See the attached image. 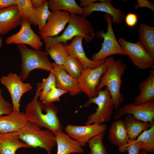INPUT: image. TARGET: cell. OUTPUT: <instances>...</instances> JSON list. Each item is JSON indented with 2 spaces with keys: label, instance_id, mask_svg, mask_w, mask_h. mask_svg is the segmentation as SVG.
<instances>
[{
  "label": "cell",
  "instance_id": "1",
  "mask_svg": "<svg viewBox=\"0 0 154 154\" xmlns=\"http://www.w3.org/2000/svg\"><path fill=\"white\" fill-rule=\"evenodd\" d=\"M32 101L26 105L24 114L28 121L36 123L40 127H44L51 131L54 135L62 131L63 127L58 115V109L53 103L44 104L38 100L41 91L38 83Z\"/></svg>",
  "mask_w": 154,
  "mask_h": 154
},
{
  "label": "cell",
  "instance_id": "2",
  "mask_svg": "<svg viewBox=\"0 0 154 154\" xmlns=\"http://www.w3.org/2000/svg\"><path fill=\"white\" fill-rule=\"evenodd\" d=\"M107 68L102 76L96 90L98 92L105 86L109 89L116 110L120 107L124 99L120 91L122 82L121 77L127 65L122 60H115L112 56L106 58Z\"/></svg>",
  "mask_w": 154,
  "mask_h": 154
},
{
  "label": "cell",
  "instance_id": "3",
  "mask_svg": "<svg viewBox=\"0 0 154 154\" xmlns=\"http://www.w3.org/2000/svg\"><path fill=\"white\" fill-rule=\"evenodd\" d=\"M68 23L67 27L60 35L42 38L45 44V52L52 43L57 42L66 43L77 36L82 37L87 44L91 41L95 36V33L91 23L86 17L83 15L70 14Z\"/></svg>",
  "mask_w": 154,
  "mask_h": 154
},
{
  "label": "cell",
  "instance_id": "4",
  "mask_svg": "<svg viewBox=\"0 0 154 154\" xmlns=\"http://www.w3.org/2000/svg\"><path fill=\"white\" fill-rule=\"evenodd\" d=\"M21 141L30 148L40 147L44 149L47 154H52L51 150L56 144L55 137L50 130H43L35 123L28 121L24 126L16 131Z\"/></svg>",
  "mask_w": 154,
  "mask_h": 154
},
{
  "label": "cell",
  "instance_id": "5",
  "mask_svg": "<svg viewBox=\"0 0 154 154\" xmlns=\"http://www.w3.org/2000/svg\"><path fill=\"white\" fill-rule=\"evenodd\" d=\"M17 45L21 58V72L19 76L23 81L27 79L30 72L35 69L52 71L53 63L49 60L47 52L31 49L24 44Z\"/></svg>",
  "mask_w": 154,
  "mask_h": 154
},
{
  "label": "cell",
  "instance_id": "6",
  "mask_svg": "<svg viewBox=\"0 0 154 154\" xmlns=\"http://www.w3.org/2000/svg\"><path fill=\"white\" fill-rule=\"evenodd\" d=\"M92 103L96 104L98 107L95 112L88 115L85 125H101L108 122L113 115L115 106L107 87L98 92L96 96L89 98L83 106L87 107Z\"/></svg>",
  "mask_w": 154,
  "mask_h": 154
},
{
  "label": "cell",
  "instance_id": "7",
  "mask_svg": "<svg viewBox=\"0 0 154 154\" xmlns=\"http://www.w3.org/2000/svg\"><path fill=\"white\" fill-rule=\"evenodd\" d=\"M104 18L107 23V31H98L96 34L100 38H103L102 47L98 52L93 54L91 58L92 60L97 62L101 61L114 54L126 55L125 53L117 40L113 31L112 22V17L105 13Z\"/></svg>",
  "mask_w": 154,
  "mask_h": 154
},
{
  "label": "cell",
  "instance_id": "8",
  "mask_svg": "<svg viewBox=\"0 0 154 154\" xmlns=\"http://www.w3.org/2000/svg\"><path fill=\"white\" fill-rule=\"evenodd\" d=\"M118 41L126 55L137 68L143 70L153 67L154 58L148 53L140 41L131 42L123 37L119 38Z\"/></svg>",
  "mask_w": 154,
  "mask_h": 154
},
{
  "label": "cell",
  "instance_id": "9",
  "mask_svg": "<svg viewBox=\"0 0 154 154\" xmlns=\"http://www.w3.org/2000/svg\"><path fill=\"white\" fill-rule=\"evenodd\" d=\"M0 81L7 88L10 95L13 112H20L21 98L24 94L32 89L31 84L23 82L19 76L12 72L9 73L7 76H2Z\"/></svg>",
  "mask_w": 154,
  "mask_h": 154
},
{
  "label": "cell",
  "instance_id": "10",
  "mask_svg": "<svg viewBox=\"0 0 154 154\" xmlns=\"http://www.w3.org/2000/svg\"><path fill=\"white\" fill-rule=\"evenodd\" d=\"M128 114L140 120L154 123V99L140 105L133 103L125 104L114 112L113 116L114 119L116 120Z\"/></svg>",
  "mask_w": 154,
  "mask_h": 154
},
{
  "label": "cell",
  "instance_id": "11",
  "mask_svg": "<svg viewBox=\"0 0 154 154\" xmlns=\"http://www.w3.org/2000/svg\"><path fill=\"white\" fill-rule=\"evenodd\" d=\"M107 65L105 62L96 68L84 69L78 80L82 91L90 98L96 96L98 92L96 89L99 85L100 78L105 72Z\"/></svg>",
  "mask_w": 154,
  "mask_h": 154
},
{
  "label": "cell",
  "instance_id": "12",
  "mask_svg": "<svg viewBox=\"0 0 154 154\" xmlns=\"http://www.w3.org/2000/svg\"><path fill=\"white\" fill-rule=\"evenodd\" d=\"M106 125L92 124L79 126L68 124L64 128L67 134L72 139L84 147L89 141L96 135L106 130Z\"/></svg>",
  "mask_w": 154,
  "mask_h": 154
},
{
  "label": "cell",
  "instance_id": "13",
  "mask_svg": "<svg viewBox=\"0 0 154 154\" xmlns=\"http://www.w3.org/2000/svg\"><path fill=\"white\" fill-rule=\"evenodd\" d=\"M31 25L28 21L23 20L20 30L16 33L7 37L5 43L8 45L27 44L34 49H41L43 44L40 36L32 29Z\"/></svg>",
  "mask_w": 154,
  "mask_h": 154
},
{
  "label": "cell",
  "instance_id": "14",
  "mask_svg": "<svg viewBox=\"0 0 154 154\" xmlns=\"http://www.w3.org/2000/svg\"><path fill=\"white\" fill-rule=\"evenodd\" d=\"M70 13L66 11H56L51 12L43 30L38 32L42 38L53 37L58 35L68 23Z\"/></svg>",
  "mask_w": 154,
  "mask_h": 154
},
{
  "label": "cell",
  "instance_id": "15",
  "mask_svg": "<svg viewBox=\"0 0 154 154\" xmlns=\"http://www.w3.org/2000/svg\"><path fill=\"white\" fill-rule=\"evenodd\" d=\"M83 38L82 36H77L74 37L70 44H63L68 55L73 56L78 59L82 63L84 69L95 68L105 62L106 58L100 61L95 62L87 57L83 47Z\"/></svg>",
  "mask_w": 154,
  "mask_h": 154
},
{
  "label": "cell",
  "instance_id": "16",
  "mask_svg": "<svg viewBox=\"0 0 154 154\" xmlns=\"http://www.w3.org/2000/svg\"><path fill=\"white\" fill-rule=\"evenodd\" d=\"M52 71L56 79V87L68 92L71 96L79 94L82 91L78 80L74 79L65 71L62 66L53 63Z\"/></svg>",
  "mask_w": 154,
  "mask_h": 154
},
{
  "label": "cell",
  "instance_id": "17",
  "mask_svg": "<svg viewBox=\"0 0 154 154\" xmlns=\"http://www.w3.org/2000/svg\"><path fill=\"white\" fill-rule=\"evenodd\" d=\"M100 3H94L89 6L84 8L83 15L86 17L91 15L95 11L105 13L111 16L112 24H121L124 20L125 13L120 9L114 7L110 0H101Z\"/></svg>",
  "mask_w": 154,
  "mask_h": 154
},
{
  "label": "cell",
  "instance_id": "18",
  "mask_svg": "<svg viewBox=\"0 0 154 154\" xmlns=\"http://www.w3.org/2000/svg\"><path fill=\"white\" fill-rule=\"evenodd\" d=\"M22 21L16 5L0 9V35L7 34L21 25Z\"/></svg>",
  "mask_w": 154,
  "mask_h": 154
},
{
  "label": "cell",
  "instance_id": "19",
  "mask_svg": "<svg viewBox=\"0 0 154 154\" xmlns=\"http://www.w3.org/2000/svg\"><path fill=\"white\" fill-rule=\"evenodd\" d=\"M108 138L110 143L118 146L119 151L123 153L130 140L123 120L119 118L112 123L109 130Z\"/></svg>",
  "mask_w": 154,
  "mask_h": 154
},
{
  "label": "cell",
  "instance_id": "20",
  "mask_svg": "<svg viewBox=\"0 0 154 154\" xmlns=\"http://www.w3.org/2000/svg\"><path fill=\"white\" fill-rule=\"evenodd\" d=\"M28 121L23 112H13L9 115L0 116V133L19 131Z\"/></svg>",
  "mask_w": 154,
  "mask_h": 154
},
{
  "label": "cell",
  "instance_id": "21",
  "mask_svg": "<svg viewBox=\"0 0 154 154\" xmlns=\"http://www.w3.org/2000/svg\"><path fill=\"white\" fill-rule=\"evenodd\" d=\"M22 147L30 148L22 142L16 131L0 133V154H15Z\"/></svg>",
  "mask_w": 154,
  "mask_h": 154
},
{
  "label": "cell",
  "instance_id": "22",
  "mask_svg": "<svg viewBox=\"0 0 154 154\" xmlns=\"http://www.w3.org/2000/svg\"><path fill=\"white\" fill-rule=\"evenodd\" d=\"M57 146V154L83 153L84 149L80 144L62 131L55 135Z\"/></svg>",
  "mask_w": 154,
  "mask_h": 154
},
{
  "label": "cell",
  "instance_id": "23",
  "mask_svg": "<svg viewBox=\"0 0 154 154\" xmlns=\"http://www.w3.org/2000/svg\"><path fill=\"white\" fill-rule=\"evenodd\" d=\"M140 94L134 98L133 103L140 105L154 99V70L150 72L147 78L141 82L139 86Z\"/></svg>",
  "mask_w": 154,
  "mask_h": 154
},
{
  "label": "cell",
  "instance_id": "24",
  "mask_svg": "<svg viewBox=\"0 0 154 154\" xmlns=\"http://www.w3.org/2000/svg\"><path fill=\"white\" fill-rule=\"evenodd\" d=\"M123 121L130 140L135 139L142 132L150 128L153 124L139 120L130 114L126 115Z\"/></svg>",
  "mask_w": 154,
  "mask_h": 154
},
{
  "label": "cell",
  "instance_id": "25",
  "mask_svg": "<svg viewBox=\"0 0 154 154\" xmlns=\"http://www.w3.org/2000/svg\"><path fill=\"white\" fill-rule=\"evenodd\" d=\"M49 10L66 11L70 14L83 15L84 10L74 0H49L48 1Z\"/></svg>",
  "mask_w": 154,
  "mask_h": 154
},
{
  "label": "cell",
  "instance_id": "26",
  "mask_svg": "<svg viewBox=\"0 0 154 154\" xmlns=\"http://www.w3.org/2000/svg\"><path fill=\"white\" fill-rule=\"evenodd\" d=\"M140 41L148 53L154 58V28L146 24L140 25L138 29Z\"/></svg>",
  "mask_w": 154,
  "mask_h": 154
},
{
  "label": "cell",
  "instance_id": "27",
  "mask_svg": "<svg viewBox=\"0 0 154 154\" xmlns=\"http://www.w3.org/2000/svg\"><path fill=\"white\" fill-rule=\"evenodd\" d=\"M132 143L137 142L140 145V149L147 152H154V123L148 129L143 131Z\"/></svg>",
  "mask_w": 154,
  "mask_h": 154
},
{
  "label": "cell",
  "instance_id": "28",
  "mask_svg": "<svg viewBox=\"0 0 154 154\" xmlns=\"http://www.w3.org/2000/svg\"><path fill=\"white\" fill-rule=\"evenodd\" d=\"M51 13L48 7V1L46 0L40 7L35 9L30 21L31 24L35 26L38 25V32H41L45 26Z\"/></svg>",
  "mask_w": 154,
  "mask_h": 154
},
{
  "label": "cell",
  "instance_id": "29",
  "mask_svg": "<svg viewBox=\"0 0 154 154\" xmlns=\"http://www.w3.org/2000/svg\"><path fill=\"white\" fill-rule=\"evenodd\" d=\"M46 52L55 63L59 65L63 66L66 62L69 56L62 42H57L52 43L49 46Z\"/></svg>",
  "mask_w": 154,
  "mask_h": 154
},
{
  "label": "cell",
  "instance_id": "30",
  "mask_svg": "<svg viewBox=\"0 0 154 154\" xmlns=\"http://www.w3.org/2000/svg\"><path fill=\"white\" fill-rule=\"evenodd\" d=\"M62 67L68 74L77 80L80 78L84 69L80 61L71 55L69 56L66 62Z\"/></svg>",
  "mask_w": 154,
  "mask_h": 154
},
{
  "label": "cell",
  "instance_id": "31",
  "mask_svg": "<svg viewBox=\"0 0 154 154\" xmlns=\"http://www.w3.org/2000/svg\"><path fill=\"white\" fill-rule=\"evenodd\" d=\"M67 92L66 91L56 87L46 92H43L40 91L38 94V97L43 104H47L59 101L60 97Z\"/></svg>",
  "mask_w": 154,
  "mask_h": 154
},
{
  "label": "cell",
  "instance_id": "32",
  "mask_svg": "<svg viewBox=\"0 0 154 154\" xmlns=\"http://www.w3.org/2000/svg\"><path fill=\"white\" fill-rule=\"evenodd\" d=\"M16 5L22 20L30 22L35 10L31 0H17Z\"/></svg>",
  "mask_w": 154,
  "mask_h": 154
},
{
  "label": "cell",
  "instance_id": "33",
  "mask_svg": "<svg viewBox=\"0 0 154 154\" xmlns=\"http://www.w3.org/2000/svg\"><path fill=\"white\" fill-rule=\"evenodd\" d=\"M105 132H102L90 139L88 142L91 154H107L103 143Z\"/></svg>",
  "mask_w": 154,
  "mask_h": 154
},
{
  "label": "cell",
  "instance_id": "34",
  "mask_svg": "<svg viewBox=\"0 0 154 154\" xmlns=\"http://www.w3.org/2000/svg\"><path fill=\"white\" fill-rule=\"evenodd\" d=\"M41 91L46 92L56 87V77L54 72H50L48 76L42 80L41 83H39Z\"/></svg>",
  "mask_w": 154,
  "mask_h": 154
},
{
  "label": "cell",
  "instance_id": "35",
  "mask_svg": "<svg viewBox=\"0 0 154 154\" xmlns=\"http://www.w3.org/2000/svg\"><path fill=\"white\" fill-rule=\"evenodd\" d=\"M2 92V89L0 87V116L10 114L13 112L12 105L4 99Z\"/></svg>",
  "mask_w": 154,
  "mask_h": 154
},
{
  "label": "cell",
  "instance_id": "36",
  "mask_svg": "<svg viewBox=\"0 0 154 154\" xmlns=\"http://www.w3.org/2000/svg\"><path fill=\"white\" fill-rule=\"evenodd\" d=\"M140 150V145L138 143H132L129 140L124 148L123 153L127 151L128 154H139Z\"/></svg>",
  "mask_w": 154,
  "mask_h": 154
},
{
  "label": "cell",
  "instance_id": "37",
  "mask_svg": "<svg viewBox=\"0 0 154 154\" xmlns=\"http://www.w3.org/2000/svg\"><path fill=\"white\" fill-rule=\"evenodd\" d=\"M137 3L134 5L135 9L146 7L154 12V3L147 0H137Z\"/></svg>",
  "mask_w": 154,
  "mask_h": 154
},
{
  "label": "cell",
  "instance_id": "38",
  "mask_svg": "<svg viewBox=\"0 0 154 154\" xmlns=\"http://www.w3.org/2000/svg\"><path fill=\"white\" fill-rule=\"evenodd\" d=\"M125 19L127 25L129 27H133L137 23L138 17L135 13H129L126 16Z\"/></svg>",
  "mask_w": 154,
  "mask_h": 154
},
{
  "label": "cell",
  "instance_id": "39",
  "mask_svg": "<svg viewBox=\"0 0 154 154\" xmlns=\"http://www.w3.org/2000/svg\"><path fill=\"white\" fill-rule=\"evenodd\" d=\"M17 0H0V9L16 5Z\"/></svg>",
  "mask_w": 154,
  "mask_h": 154
},
{
  "label": "cell",
  "instance_id": "40",
  "mask_svg": "<svg viewBox=\"0 0 154 154\" xmlns=\"http://www.w3.org/2000/svg\"><path fill=\"white\" fill-rule=\"evenodd\" d=\"M97 0H80L79 2L80 3V6L81 7L85 8L86 7L94 3L97 1H100Z\"/></svg>",
  "mask_w": 154,
  "mask_h": 154
},
{
  "label": "cell",
  "instance_id": "41",
  "mask_svg": "<svg viewBox=\"0 0 154 154\" xmlns=\"http://www.w3.org/2000/svg\"><path fill=\"white\" fill-rule=\"evenodd\" d=\"M46 0H31L34 7L35 9L40 7Z\"/></svg>",
  "mask_w": 154,
  "mask_h": 154
},
{
  "label": "cell",
  "instance_id": "42",
  "mask_svg": "<svg viewBox=\"0 0 154 154\" xmlns=\"http://www.w3.org/2000/svg\"><path fill=\"white\" fill-rule=\"evenodd\" d=\"M139 154H148L147 152L141 149L139 151Z\"/></svg>",
  "mask_w": 154,
  "mask_h": 154
},
{
  "label": "cell",
  "instance_id": "43",
  "mask_svg": "<svg viewBox=\"0 0 154 154\" xmlns=\"http://www.w3.org/2000/svg\"><path fill=\"white\" fill-rule=\"evenodd\" d=\"M2 42L3 38L1 35H0V48L2 47Z\"/></svg>",
  "mask_w": 154,
  "mask_h": 154
},
{
  "label": "cell",
  "instance_id": "44",
  "mask_svg": "<svg viewBox=\"0 0 154 154\" xmlns=\"http://www.w3.org/2000/svg\"><path fill=\"white\" fill-rule=\"evenodd\" d=\"M88 154H91L90 151V152H89Z\"/></svg>",
  "mask_w": 154,
  "mask_h": 154
}]
</instances>
